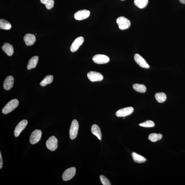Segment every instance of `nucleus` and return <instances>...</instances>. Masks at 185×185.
I'll return each mask as SVG.
<instances>
[{
  "instance_id": "20",
  "label": "nucleus",
  "mask_w": 185,
  "mask_h": 185,
  "mask_svg": "<svg viewBox=\"0 0 185 185\" xmlns=\"http://www.w3.org/2000/svg\"><path fill=\"white\" fill-rule=\"evenodd\" d=\"M11 27V24L7 21L3 19L0 20V29H1L9 30Z\"/></svg>"
},
{
  "instance_id": "11",
  "label": "nucleus",
  "mask_w": 185,
  "mask_h": 185,
  "mask_svg": "<svg viewBox=\"0 0 185 185\" xmlns=\"http://www.w3.org/2000/svg\"><path fill=\"white\" fill-rule=\"evenodd\" d=\"M84 41V39L82 36L77 37L75 39L70 47V50L74 52L78 50L79 48L82 44Z\"/></svg>"
},
{
  "instance_id": "25",
  "label": "nucleus",
  "mask_w": 185,
  "mask_h": 185,
  "mask_svg": "<svg viewBox=\"0 0 185 185\" xmlns=\"http://www.w3.org/2000/svg\"><path fill=\"white\" fill-rule=\"evenodd\" d=\"M162 138V135L161 134H156L155 133L149 134V139L152 142H156L157 141L161 140Z\"/></svg>"
},
{
  "instance_id": "28",
  "label": "nucleus",
  "mask_w": 185,
  "mask_h": 185,
  "mask_svg": "<svg viewBox=\"0 0 185 185\" xmlns=\"http://www.w3.org/2000/svg\"><path fill=\"white\" fill-rule=\"evenodd\" d=\"M101 181L103 185H111V184L109 180L105 176L101 175L100 176Z\"/></svg>"
},
{
  "instance_id": "24",
  "label": "nucleus",
  "mask_w": 185,
  "mask_h": 185,
  "mask_svg": "<svg viewBox=\"0 0 185 185\" xmlns=\"http://www.w3.org/2000/svg\"><path fill=\"white\" fill-rule=\"evenodd\" d=\"M53 76L52 75L46 76L40 83L41 86H45L47 84H51L53 82Z\"/></svg>"
},
{
  "instance_id": "12",
  "label": "nucleus",
  "mask_w": 185,
  "mask_h": 185,
  "mask_svg": "<svg viewBox=\"0 0 185 185\" xmlns=\"http://www.w3.org/2000/svg\"><path fill=\"white\" fill-rule=\"evenodd\" d=\"M28 124V121L26 120H24L20 121L16 126L14 130V136L17 137L19 136L20 133L26 127Z\"/></svg>"
},
{
  "instance_id": "17",
  "label": "nucleus",
  "mask_w": 185,
  "mask_h": 185,
  "mask_svg": "<svg viewBox=\"0 0 185 185\" xmlns=\"http://www.w3.org/2000/svg\"><path fill=\"white\" fill-rule=\"evenodd\" d=\"M91 131L92 134L96 136L100 140H101L102 134L100 129L97 125L93 124L91 128Z\"/></svg>"
},
{
  "instance_id": "8",
  "label": "nucleus",
  "mask_w": 185,
  "mask_h": 185,
  "mask_svg": "<svg viewBox=\"0 0 185 185\" xmlns=\"http://www.w3.org/2000/svg\"><path fill=\"white\" fill-rule=\"evenodd\" d=\"M93 60L95 63L103 64L108 63L109 62L110 59L109 57L105 55L97 54L93 57Z\"/></svg>"
},
{
  "instance_id": "31",
  "label": "nucleus",
  "mask_w": 185,
  "mask_h": 185,
  "mask_svg": "<svg viewBox=\"0 0 185 185\" xmlns=\"http://www.w3.org/2000/svg\"><path fill=\"white\" fill-rule=\"evenodd\" d=\"M121 1H124V0H121Z\"/></svg>"
},
{
  "instance_id": "2",
  "label": "nucleus",
  "mask_w": 185,
  "mask_h": 185,
  "mask_svg": "<svg viewBox=\"0 0 185 185\" xmlns=\"http://www.w3.org/2000/svg\"><path fill=\"white\" fill-rule=\"evenodd\" d=\"M79 128V124L78 121L76 119L73 120L69 131L70 138L71 140H74L77 136Z\"/></svg>"
},
{
  "instance_id": "22",
  "label": "nucleus",
  "mask_w": 185,
  "mask_h": 185,
  "mask_svg": "<svg viewBox=\"0 0 185 185\" xmlns=\"http://www.w3.org/2000/svg\"><path fill=\"white\" fill-rule=\"evenodd\" d=\"M148 2V0H134V3L137 7L142 9L146 7Z\"/></svg>"
},
{
  "instance_id": "10",
  "label": "nucleus",
  "mask_w": 185,
  "mask_h": 185,
  "mask_svg": "<svg viewBox=\"0 0 185 185\" xmlns=\"http://www.w3.org/2000/svg\"><path fill=\"white\" fill-rule=\"evenodd\" d=\"M134 111L132 107H129L124 108L118 110L116 113V116L118 117H126L131 114Z\"/></svg>"
},
{
  "instance_id": "30",
  "label": "nucleus",
  "mask_w": 185,
  "mask_h": 185,
  "mask_svg": "<svg viewBox=\"0 0 185 185\" xmlns=\"http://www.w3.org/2000/svg\"><path fill=\"white\" fill-rule=\"evenodd\" d=\"M183 4H185V0H179Z\"/></svg>"
},
{
  "instance_id": "16",
  "label": "nucleus",
  "mask_w": 185,
  "mask_h": 185,
  "mask_svg": "<svg viewBox=\"0 0 185 185\" xmlns=\"http://www.w3.org/2000/svg\"><path fill=\"white\" fill-rule=\"evenodd\" d=\"M2 49L8 56H11L13 54L14 49L12 46L9 43H5L2 47Z\"/></svg>"
},
{
  "instance_id": "27",
  "label": "nucleus",
  "mask_w": 185,
  "mask_h": 185,
  "mask_svg": "<svg viewBox=\"0 0 185 185\" xmlns=\"http://www.w3.org/2000/svg\"><path fill=\"white\" fill-rule=\"evenodd\" d=\"M139 126L144 127H153L154 126L155 124L151 120H148L139 124Z\"/></svg>"
},
{
  "instance_id": "6",
  "label": "nucleus",
  "mask_w": 185,
  "mask_h": 185,
  "mask_svg": "<svg viewBox=\"0 0 185 185\" xmlns=\"http://www.w3.org/2000/svg\"><path fill=\"white\" fill-rule=\"evenodd\" d=\"M87 76L91 81L94 82L100 81L103 80L104 76L98 72L90 71L88 73Z\"/></svg>"
},
{
  "instance_id": "26",
  "label": "nucleus",
  "mask_w": 185,
  "mask_h": 185,
  "mask_svg": "<svg viewBox=\"0 0 185 185\" xmlns=\"http://www.w3.org/2000/svg\"><path fill=\"white\" fill-rule=\"evenodd\" d=\"M41 3L44 4L48 9H51L52 8L54 5V0H40Z\"/></svg>"
},
{
  "instance_id": "18",
  "label": "nucleus",
  "mask_w": 185,
  "mask_h": 185,
  "mask_svg": "<svg viewBox=\"0 0 185 185\" xmlns=\"http://www.w3.org/2000/svg\"><path fill=\"white\" fill-rule=\"evenodd\" d=\"M39 61V57L37 56H35L32 57L29 61L27 66V69L28 70H30L36 67Z\"/></svg>"
},
{
  "instance_id": "13",
  "label": "nucleus",
  "mask_w": 185,
  "mask_h": 185,
  "mask_svg": "<svg viewBox=\"0 0 185 185\" xmlns=\"http://www.w3.org/2000/svg\"><path fill=\"white\" fill-rule=\"evenodd\" d=\"M134 59L136 63L141 67L145 68H149V64L146 63L144 59L139 54H136L135 55Z\"/></svg>"
},
{
  "instance_id": "19",
  "label": "nucleus",
  "mask_w": 185,
  "mask_h": 185,
  "mask_svg": "<svg viewBox=\"0 0 185 185\" xmlns=\"http://www.w3.org/2000/svg\"><path fill=\"white\" fill-rule=\"evenodd\" d=\"M132 157L135 162L139 163H142L146 161V159L145 158L138 154L135 152L132 153Z\"/></svg>"
},
{
  "instance_id": "7",
  "label": "nucleus",
  "mask_w": 185,
  "mask_h": 185,
  "mask_svg": "<svg viewBox=\"0 0 185 185\" xmlns=\"http://www.w3.org/2000/svg\"><path fill=\"white\" fill-rule=\"evenodd\" d=\"M42 132L39 130H36L32 132L30 139V142L32 144H34L38 143L41 138Z\"/></svg>"
},
{
  "instance_id": "5",
  "label": "nucleus",
  "mask_w": 185,
  "mask_h": 185,
  "mask_svg": "<svg viewBox=\"0 0 185 185\" xmlns=\"http://www.w3.org/2000/svg\"><path fill=\"white\" fill-rule=\"evenodd\" d=\"M58 140L55 136L50 137L46 142L48 149L51 151H55L57 148Z\"/></svg>"
},
{
  "instance_id": "15",
  "label": "nucleus",
  "mask_w": 185,
  "mask_h": 185,
  "mask_svg": "<svg viewBox=\"0 0 185 185\" xmlns=\"http://www.w3.org/2000/svg\"><path fill=\"white\" fill-rule=\"evenodd\" d=\"M24 39L26 44L28 46H30L34 44L36 40L35 35L32 34H26Z\"/></svg>"
},
{
  "instance_id": "3",
  "label": "nucleus",
  "mask_w": 185,
  "mask_h": 185,
  "mask_svg": "<svg viewBox=\"0 0 185 185\" xmlns=\"http://www.w3.org/2000/svg\"><path fill=\"white\" fill-rule=\"evenodd\" d=\"M119 28L120 30L126 29L129 28L131 25V22L129 20L124 16H120L118 17L116 21Z\"/></svg>"
},
{
  "instance_id": "14",
  "label": "nucleus",
  "mask_w": 185,
  "mask_h": 185,
  "mask_svg": "<svg viewBox=\"0 0 185 185\" xmlns=\"http://www.w3.org/2000/svg\"><path fill=\"white\" fill-rule=\"evenodd\" d=\"M14 81V79L13 76H7L4 83V89L6 90H10L13 86Z\"/></svg>"
},
{
  "instance_id": "4",
  "label": "nucleus",
  "mask_w": 185,
  "mask_h": 185,
  "mask_svg": "<svg viewBox=\"0 0 185 185\" xmlns=\"http://www.w3.org/2000/svg\"><path fill=\"white\" fill-rule=\"evenodd\" d=\"M76 169L74 167L68 168L64 172L62 175V179L64 181H67L71 179L75 175Z\"/></svg>"
},
{
  "instance_id": "23",
  "label": "nucleus",
  "mask_w": 185,
  "mask_h": 185,
  "mask_svg": "<svg viewBox=\"0 0 185 185\" xmlns=\"http://www.w3.org/2000/svg\"><path fill=\"white\" fill-rule=\"evenodd\" d=\"M155 97L157 101L160 103H163L167 99V96L163 92L156 93L155 94Z\"/></svg>"
},
{
  "instance_id": "29",
  "label": "nucleus",
  "mask_w": 185,
  "mask_h": 185,
  "mask_svg": "<svg viewBox=\"0 0 185 185\" xmlns=\"http://www.w3.org/2000/svg\"><path fill=\"white\" fill-rule=\"evenodd\" d=\"M3 158H2L1 152H0V169H1L3 167Z\"/></svg>"
},
{
  "instance_id": "1",
  "label": "nucleus",
  "mask_w": 185,
  "mask_h": 185,
  "mask_svg": "<svg viewBox=\"0 0 185 185\" xmlns=\"http://www.w3.org/2000/svg\"><path fill=\"white\" fill-rule=\"evenodd\" d=\"M19 104L18 99H14L8 102L2 110V113L4 114H9L17 107Z\"/></svg>"
},
{
  "instance_id": "9",
  "label": "nucleus",
  "mask_w": 185,
  "mask_h": 185,
  "mask_svg": "<svg viewBox=\"0 0 185 185\" xmlns=\"http://www.w3.org/2000/svg\"><path fill=\"white\" fill-rule=\"evenodd\" d=\"M90 12L89 10L84 9L79 10L74 14L75 19L76 20H83L88 18L90 16Z\"/></svg>"
},
{
  "instance_id": "21",
  "label": "nucleus",
  "mask_w": 185,
  "mask_h": 185,
  "mask_svg": "<svg viewBox=\"0 0 185 185\" xmlns=\"http://www.w3.org/2000/svg\"><path fill=\"white\" fill-rule=\"evenodd\" d=\"M133 88L136 92L141 93H144L146 90V86L143 84H135L133 85Z\"/></svg>"
}]
</instances>
